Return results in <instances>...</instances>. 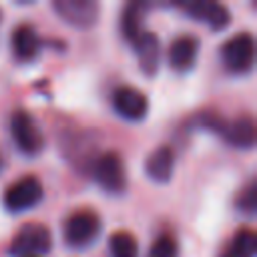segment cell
<instances>
[{"label":"cell","instance_id":"obj_1","mask_svg":"<svg viewBox=\"0 0 257 257\" xmlns=\"http://www.w3.org/2000/svg\"><path fill=\"white\" fill-rule=\"evenodd\" d=\"M100 231H102V221L98 213L90 209H78L70 213L62 223V239L66 247L74 251L88 249L100 237Z\"/></svg>","mask_w":257,"mask_h":257},{"label":"cell","instance_id":"obj_2","mask_svg":"<svg viewBox=\"0 0 257 257\" xmlns=\"http://www.w3.org/2000/svg\"><path fill=\"white\" fill-rule=\"evenodd\" d=\"M92 179L94 183L106 191L108 195H122L128 187V177H126V167L116 151H104L100 153L94 163H92Z\"/></svg>","mask_w":257,"mask_h":257},{"label":"cell","instance_id":"obj_3","mask_svg":"<svg viewBox=\"0 0 257 257\" xmlns=\"http://www.w3.org/2000/svg\"><path fill=\"white\" fill-rule=\"evenodd\" d=\"M221 62L223 66L237 76H243L253 70L255 62V38L251 32H239L231 38H227L221 48Z\"/></svg>","mask_w":257,"mask_h":257},{"label":"cell","instance_id":"obj_4","mask_svg":"<svg viewBox=\"0 0 257 257\" xmlns=\"http://www.w3.org/2000/svg\"><path fill=\"white\" fill-rule=\"evenodd\" d=\"M10 137L16 145V149L26 157H36L44 151L46 139L40 131L34 116H30L26 110H14L10 116Z\"/></svg>","mask_w":257,"mask_h":257},{"label":"cell","instance_id":"obj_5","mask_svg":"<svg viewBox=\"0 0 257 257\" xmlns=\"http://www.w3.org/2000/svg\"><path fill=\"white\" fill-rule=\"evenodd\" d=\"M52 249V235L42 223H24L10 243V255L14 257H42Z\"/></svg>","mask_w":257,"mask_h":257},{"label":"cell","instance_id":"obj_6","mask_svg":"<svg viewBox=\"0 0 257 257\" xmlns=\"http://www.w3.org/2000/svg\"><path fill=\"white\" fill-rule=\"evenodd\" d=\"M44 199L42 181L36 175H24L4 191V207L10 213H24L34 209Z\"/></svg>","mask_w":257,"mask_h":257},{"label":"cell","instance_id":"obj_7","mask_svg":"<svg viewBox=\"0 0 257 257\" xmlns=\"http://www.w3.org/2000/svg\"><path fill=\"white\" fill-rule=\"evenodd\" d=\"M52 10L60 20L74 28H92L100 16V4L96 0H54Z\"/></svg>","mask_w":257,"mask_h":257},{"label":"cell","instance_id":"obj_8","mask_svg":"<svg viewBox=\"0 0 257 257\" xmlns=\"http://www.w3.org/2000/svg\"><path fill=\"white\" fill-rule=\"evenodd\" d=\"M112 108L120 118L139 122L149 112V98L143 90L122 84V86L114 88V92H112Z\"/></svg>","mask_w":257,"mask_h":257},{"label":"cell","instance_id":"obj_9","mask_svg":"<svg viewBox=\"0 0 257 257\" xmlns=\"http://www.w3.org/2000/svg\"><path fill=\"white\" fill-rule=\"evenodd\" d=\"M179 8L183 12H187V16H191L193 20H199V22L207 24L215 32L217 30H225L231 24V12L221 2H211V0L183 2V4H179Z\"/></svg>","mask_w":257,"mask_h":257},{"label":"cell","instance_id":"obj_10","mask_svg":"<svg viewBox=\"0 0 257 257\" xmlns=\"http://www.w3.org/2000/svg\"><path fill=\"white\" fill-rule=\"evenodd\" d=\"M199 48H201V40L195 34H179L177 38H173L167 50L171 68L181 74L193 70L199 58Z\"/></svg>","mask_w":257,"mask_h":257},{"label":"cell","instance_id":"obj_11","mask_svg":"<svg viewBox=\"0 0 257 257\" xmlns=\"http://www.w3.org/2000/svg\"><path fill=\"white\" fill-rule=\"evenodd\" d=\"M10 48H12V56L18 62H32L42 52V38L38 36L32 24L22 22L12 30Z\"/></svg>","mask_w":257,"mask_h":257},{"label":"cell","instance_id":"obj_12","mask_svg":"<svg viewBox=\"0 0 257 257\" xmlns=\"http://www.w3.org/2000/svg\"><path fill=\"white\" fill-rule=\"evenodd\" d=\"M133 50L137 54V60H139V66H141V72L145 76H155L161 68V56H163V50H161V40L155 32H149L145 30L135 42H133Z\"/></svg>","mask_w":257,"mask_h":257},{"label":"cell","instance_id":"obj_13","mask_svg":"<svg viewBox=\"0 0 257 257\" xmlns=\"http://www.w3.org/2000/svg\"><path fill=\"white\" fill-rule=\"evenodd\" d=\"M145 175L153 181V183H169L173 173H175V151L169 145H161L155 151L149 153V157L145 159Z\"/></svg>","mask_w":257,"mask_h":257},{"label":"cell","instance_id":"obj_14","mask_svg":"<svg viewBox=\"0 0 257 257\" xmlns=\"http://www.w3.org/2000/svg\"><path fill=\"white\" fill-rule=\"evenodd\" d=\"M221 139H225L231 147L251 149L255 145V122H253V116L241 114V116H237L233 120H227L223 133H221Z\"/></svg>","mask_w":257,"mask_h":257},{"label":"cell","instance_id":"obj_15","mask_svg":"<svg viewBox=\"0 0 257 257\" xmlns=\"http://www.w3.org/2000/svg\"><path fill=\"white\" fill-rule=\"evenodd\" d=\"M147 10H149V4L145 2H131L122 8V14H120V32H122V38L126 42H135L145 30H143V22L147 18Z\"/></svg>","mask_w":257,"mask_h":257},{"label":"cell","instance_id":"obj_16","mask_svg":"<svg viewBox=\"0 0 257 257\" xmlns=\"http://www.w3.org/2000/svg\"><path fill=\"white\" fill-rule=\"evenodd\" d=\"M255 243H257V237L253 229L243 227L235 233L227 251L221 257H255Z\"/></svg>","mask_w":257,"mask_h":257},{"label":"cell","instance_id":"obj_17","mask_svg":"<svg viewBox=\"0 0 257 257\" xmlns=\"http://www.w3.org/2000/svg\"><path fill=\"white\" fill-rule=\"evenodd\" d=\"M110 257H139V243L133 233L116 231L108 239Z\"/></svg>","mask_w":257,"mask_h":257},{"label":"cell","instance_id":"obj_18","mask_svg":"<svg viewBox=\"0 0 257 257\" xmlns=\"http://www.w3.org/2000/svg\"><path fill=\"white\" fill-rule=\"evenodd\" d=\"M147 257H179V243H177V239L171 233H161L153 241Z\"/></svg>","mask_w":257,"mask_h":257},{"label":"cell","instance_id":"obj_19","mask_svg":"<svg viewBox=\"0 0 257 257\" xmlns=\"http://www.w3.org/2000/svg\"><path fill=\"white\" fill-rule=\"evenodd\" d=\"M257 193H255V181H249V185L243 189L239 201H237V209L247 213V215H253L255 213V207H257Z\"/></svg>","mask_w":257,"mask_h":257},{"label":"cell","instance_id":"obj_20","mask_svg":"<svg viewBox=\"0 0 257 257\" xmlns=\"http://www.w3.org/2000/svg\"><path fill=\"white\" fill-rule=\"evenodd\" d=\"M0 171H2V157H0Z\"/></svg>","mask_w":257,"mask_h":257},{"label":"cell","instance_id":"obj_21","mask_svg":"<svg viewBox=\"0 0 257 257\" xmlns=\"http://www.w3.org/2000/svg\"><path fill=\"white\" fill-rule=\"evenodd\" d=\"M0 22H2V12H0Z\"/></svg>","mask_w":257,"mask_h":257}]
</instances>
